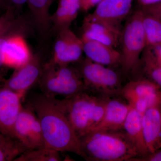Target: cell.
Listing matches in <instances>:
<instances>
[{"label": "cell", "instance_id": "6da1fadb", "mask_svg": "<svg viewBox=\"0 0 161 161\" xmlns=\"http://www.w3.org/2000/svg\"><path fill=\"white\" fill-rule=\"evenodd\" d=\"M37 116L45 147L82 157L79 138L67 115L63 99L36 94L28 103Z\"/></svg>", "mask_w": 161, "mask_h": 161}, {"label": "cell", "instance_id": "7a4b0ae2", "mask_svg": "<svg viewBox=\"0 0 161 161\" xmlns=\"http://www.w3.org/2000/svg\"><path fill=\"white\" fill-rule=\"evenodd\" d=\"M82 158L90 161H129L138 156L124 130L97 131L79 137Z\"/></svg>", "mask_w": 161, "mask_h": 161}, {"label": "cell", "instance_id": "3957f363", "mask_svg": "<svg viewBox=\"0 0 161 161\" xmlns=\"http://www.w3.org/2000/svg\"><path fill=\"white\" fill-rule=\"evenodd\" d=\"M109 98L83 92L63 99L67 115L78 138L99 124Z\"/></svg>", "mask_w": 161, "mask_h": 161}, {"label": "cell", "instance_id": "277c9868", "mask_svg": "<svg viewBox=\"0 0 161 161\" xmlns=\"http://www.w3.org/2000/svg\"><path fill=\"white\" fill-rule=\"evenodd\" d=\"M38 83L42 93L52 97L68 98L85 91L82 78L75 66L60 65L51 60L44 64Z\"/></svg>", "mask_w": 161, "mask_h": 161}, {"label": "cell", "instance_id": "5b68a950", "mask_svg": "<svg viewBox=\"0 0 161 161\" xmlns=\"http://www.w3.org/2000/svg\"><path fill=\"white\" fill-rule=\"evenodd\" d=\"M74 64L83 80L85 92L107 98L121 95L123 86L114 70L87 58Z\"/></svg>", "mask_w": 161, "mask_h": 161}, {"label": "cell", "instance_id": "8992f818", "mask_svg": "<svg viewBox=\"0 0 161 161\" xmlns=\"http://www.w3.org/2000/svg\"><path fill=\"white\" fill-rule=\"evenodd\" d=\"M120 44L122 70L125 75L138 73L141 56L146 47L140 9L128 17L122 30Z\"/></svg>", "mask_w": 161, "mask_h": 161}, {"label": "cell", "instance_id": "52a82bcc", "mask_svg": "<svg viewBox=\"0 0 161 161\" xmlns=\"http://www.w3.org/2000/svg\"><path fill=\"white\" fill-rule=\"evenodd\" d=\"M13 135L28 150L45 147L40 121L27 104L22 108L15 122Z\"/></svg>", "mask_w": 161, "mask_h": 161}, {"label": "cell", "instance_id": "ba28073f", "mask_svg": "<svg viewBox=\"0 0 161 161\" xmlns=\"http://www.w3.org/2000/svg\"><path fill=\"white\" fill-rule=\"evenodd\" d=\"M43 65L40 54L33 55L27 63L15 69L11 76L3 81V86L16 92L23 98L28 90L38 83Z\"/></svg>", "mask_w": 161, "mask_h": 161}, {"label": "cell", "instance_id": "9c48e42d", "mask_svg": "<svg viewBox=\"0 0 161 161\" xmlns=\"http://www.w3.org/2000/svg\"><path fill=\"white\" fill-rule=\"evenodd\" d=\"M51 61L60 65H69L81 60L83 42L69 28L57 33Z\"/></svg>", "mask_w": 161, "mask_h": 161}, {"label": "cell", "instance_id": "30bf717a", "mask_svg": "<svg viewBox=\"0 0 161 161\" xmlns=\"http://www.w3.org/2000/svg\"><path fill=\"white\" fill-rule=\"evenodd\" d=\"M134 1L101 0L94 12L85 18L121 29V23L128 18Z\"/></svg>", "mask_w": 161, "mask_h": 161}, {"label": "cell", "instance_id": "8fae6325", "mask_svg": "<svg viewBox=\"0 0 161 161\" xmlns=\"http://www.w3.org/2000/svg\"><path fill=\"white\" fill-rule=\"evenodd\" d=\"M23 97L12 90L0 88V132L14 136V126L23 106Z\"/></svg>", "mask_w": 161, "mask_h": 161}, {"label": "cell", "instance_id": "7c38bea8", "mask_svg": "<svg viewBox=\"0 0 161 161\" xmlns=\"http://www.w3.org/2000/svg\"><path fill=\"white\" fill-rule=\"evenodd\" d=\"M121 95L128 103L142 99L149 108L161 105V88L146 78L131 80L123 86Z\"/></svg>", "mask_w": 161, "mask_h": 161}, {"label": "cell", "instance_id": "4fadbf2b", "mask_svg": "<svg viewBox=\"0 0 161 161\" xmlns=\"http://www.w3.org/2000/svg\"><path fill=\"white\" fill-rule=\"evenodd\" d=\"M25 36L10 35L6 38L2 49L4 66L14 69L23 66L32 57Z\"/></svg>", "mask_w": 161, "mask_h": 161}, {"label": "cell", "instance_id": "5bb4252c", "mask_svg": "<svg viewBox=\"0 0 161 161\" xmlns=\"http://www.w3.org/2000/svg\"><path fill=\"white\" fill-rule=\"evenodd\" d=\"M121 33L119 28L85 18L80 38L82 40H95L115 48L120 44Z\"/></svg>", "mask_w": 161, "mask_h": 161}, {"label": "cell", "instance_id": "9a60e30c", "mask_svg": "<svg viewBox=\"0 0 161 161\" xmlns=\"http://www.w3.org/2000/svg\"><path fill=\"white\" fill-rule=\"evenodd\" d=\"M131 108L127 102L113 97L110 98L103 118L92 131L123 130L124 123Z\"/></svg>", "mask_w": 161, "mask_h": 161}, {"label": "cell", "instance_id": "2e32d148", "mask_svg": "<svg viewBox=\"0 0 161 161\" xmlns=\"http://www.w3.org/2000/svg\"><path fill=\"white\" fill-rule=\"evenodd\" d=\"M144 140L149 152L161 149V105L147 109L142 115Z\"/></svg>", "mask_w": 161, "mask_h": 161}, {"label": "cell", "instance_id": "e0dca14e", "mask_svg": "<svg viewBox=\"0 0 161 161\" xmlns=\"http://www.w3.org/2000/svg\"><path fill=\"white\" fill-rule=\"evenodd\" d=\"M53 0H27L31 15L32 25L38 37L43 42L52 32L49 9Z\"/></svg>", "mask_w": 161, "mask_h": 161}, {"label": "cell", "instance_id": "ac0fdd59", "mask_svg": "<svg viewBox=\"0 0 161 161\" xmlns=\"http://www.w3.org/2000/svg\"><path fill=\"white\" fill-rule=\"evenodd\" d=\"M82 41L83 53L88 59L105 66L120 65L121 54L115 48L95 40Z\"/></svg>", "mask_w": 161, "mask_h": 161}, {"label": "cell", "instance_id": "d6986e66", "mask_svg": "<svg viewBox=\"0 0 161 161\" xmlns=\"http://www.w3.org/2000/svg\"><path fill=\"white\" fill-rule=\"evenodd\" d=\"M123 130L127 137L136 148L138 156H144L150 153L144 140L142 115L132 107L125 121Z\"/></svg>", "mask_w": 161, "mask_h": 161}, {"label": "cell", "instance_id": "ffe728a7", "mask_svg": "<svg viewBox=\"0 0 161 161\" xmlns=\"http://www.w3.org/2000/svg\"><path fill=\"white\" fill-rule=\"evenodd\" d=\"M80 9V0H60L57 10L51 16L52 31L56 33L69 28Z\"/></svg>", "mask_w": 161, "mask_h": 161}, {"label": "cell", "instance_id": "44dd1931", "mask_svg": "<svg viewBox=\"0 0 161 161\" xmlns=\"http://www.w3.org/2000/svg\"><path fill=\"white\" fill-rule=\"evenodd\" d=\"M30 28L29 21L26 18L7 9L0 15V38L10 33L26 35Z\"/></svg>", "mask_w": 161, "mask_h": 161}, {"label": "cell", "instance_id": "7402d4cb", "mask_svg": "<svg viewBox=\"0 0 161 161\" xmlns=\"http://www.w3.org/2000/svg\"><path fill=\"white\" fill-rule=\"evenodd\" d=\"M146 47L161 45V21L158 18L141 9Z\"/></svg>", "mask_w": 161, "mask_h": 161}, {"label": "cell", "instance_id": "603a6c76", "mask_svg": "<svg viewBox=\"0 0 161 161\" xmlns=\"http://www.w3.org/2000/svg\"><path fill=\"white\" fill-rule=\"evenodd\" d=\"M27 150L14 136L0 132V161H14Z\"/></svg>", "mask_w": 161, "mask_h": 161}, {"label": "cell", "instance_id": "cb8c5ba5", "mask_svg": "<svg viewBox=\"0 0 161 161\" xmlns=\"http://www.w3.org/2000/svg\"><path fill=\"white\" fill-rule=\"evenodd\" d=\"M146 78L161 88V64L159 63L150 48L146 47L141 58L140 68Z\"/></svg>", "mask_w": 161, "mask_h": 161}, {"label": "cell", "instance_id": "d4e9b609", "mask_svg": "<svg viewBox=\"0 0 161 161\" xmlns=\"http://www.w3.org/2000/svg\"><path fill=\"white\" fill-rule=\"evenodd\" d=\"M60 152L44 147L27 150L19 156L14 161H60Z\"/></svg>", "mask_w": 161, "mask_h": 161}, {"label": "cell", "instance_id": "484cf974", "mask_svg": "<svg viewBox=\"0 0 161 161\" xmlns=\"http://www.w3.org/2000/svg\"><path fill=\"white\" fill-rule=\"evenodd\" d=\"M26 2L27 0H5L6 9L13 10L17 14H19Z\"/></svg>", "mask_w": 161, "mask_h": 161}, {"label": "cell", "instance_id": "4316f807", "mask_svg": "<svg viewBox=\"0 0 161 161\" xmlns=\"http://www.w3.org/2000/svg\"><path fill=\"white\" fill-rule=\"evenodd\" d=\"M129 161H161V149L144 156L132 158Z\"/></svg>", "mask_w": 161, "mask_h": 161}, {"label": "cell", "instance_id": "83f0119b", "mask_svg": "<svg viewBox=\"0 0 161 161\" xmlns=\"http://www.w3.org/2000/svg\"><path fill=\"white\" fill-rule=\"evenodd\" d=\"M140 8L144 11L157 17L161 21V2L153 6L141 7Z\"/></svg>", "mask_w": 161, "mask_h": 161}, {"label": "cell", "instance_id": "f1b7e54d", "mask_svg": "<svg viewBox=\"0 0 161 161\" xmlns=\"http://www.w3.org/2000/svg\"><path fill=\"white\" fill-rule=\"evenodd\" d=\"M94 0H80V9L84 12H87L95 7Z\"/></svg>", "mask_w": 161, "mask_h": 161}, {"label": "cell", "instance_id": "f546056e", "mask_svg": "<svg viewBox=\"0 0 161 161\" xmlns=\"http://www.w3.org/2000/svg\"><path fill=\"white\" fill-rule=\"evenodd\" d=\"M14 34H15V33H10L4 35V36H3L0 38V71L4 69V67H5L4 65V64H3V56H2V49H3V44H4V42H5L6 38L8 36Z\"/></svg>", "mask_w": 161, "mask_h": 161}, {"label": "cell", "instance_id": "4dcf8cb0", "mask_svg": "<svg viewBox=\"0 0 161 161\" xmlns=\"http://www.w3.org/2000/svg\"><path fill=\"white\" fill-rule=\"evenodd\" d=\"M137 2L141 7H146L155 5L160 2L161 0H135Z\"/></svg>", "mask_w": 161, "mask_h": 161}, {"label": "cell", "instance_id": "1f68e13d", "mask_svg": "<svg viewBox=\"0 0 161 161\" xmlns=\"http://www.w3.org/2000/svg\"><path fill=\"white\" fill-rule=\"evenodd\" d=\"M149 48L151 50L157 61L161 64V45Z\"/></svg>", "mask_w": 161, "mask_h": 161}, {"label": "cell", "instance_id": "d6a6232c", "mask_svg": "<svg viewBox=\"0 0 161 161\" xmlns=\"http://www.w3.org/2000/svg\"><path fill=\"white\" fill-rule=\"evenodd\" d=\"M6 9L5 0H0V12L6 11Z\"/></svg>", "mask_w": 161, "mask_h": 161}, {"label": "cell", "instance_id": "836d02e7", "mask_svg": "<svg viewBox=\"0 0 161 161\" xmlns=\"http://www.w3.org/2000/svg\"><path fill=\"white\" fill-rule=\"evenodd\" d=\"M5 73V71L4 69L0 71V83L3 82V81L4 80V77Z\"/></svg>", "mask_w": 161, "mask_h": 161}]
</instances>
